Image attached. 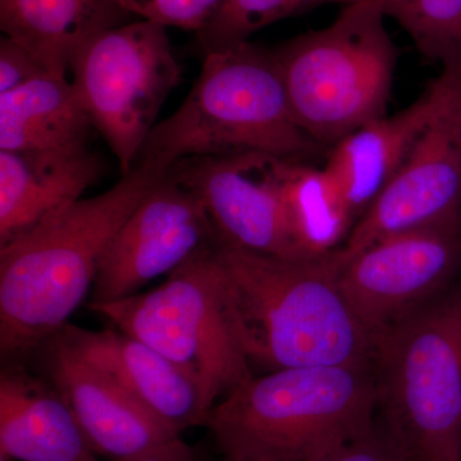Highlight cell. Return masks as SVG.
Listing matches in <instances>:
<instances>
[{
	"mask_svg": "<svg viewBox=\"0 0 461 461\" xmlns=\"http://www.w3.org/2000/svg\"><path fill=\"white\" fill-rule=\"evenodd\" d=\"M453 102L355 223L338 250L342 268L379 240L461 214V145Z\"/></svg>",
	"mask_w": 461,
	"mask_h": 461,
	"instance_id": "7c38bea8",
	"label": "cell"
},
{
	"mask_svg": "<svg viewBox=\"0 0 461 461\" xmlns=\"http://www.w3.org/2000/svg\"><path fill=\"white\" fill-rule=\"evenodd\" d=\"M93 124L68 74L48 71L0 94V150L87 144Z\"/></svg>",
	"mask_w": 461,
	"mask_h": 461,
	"instance_id": "d6986e66",
	"label": "cell"
},
{
	"mask_svg": "<svg viewBox=\"0 0 461 461\" xmlns=\"http://www.w3.org/2000/svg\"><path fill=\"white\" fill-rule=\"evenodd\" d=\"M0 455L18 461H98L53 382L16 366L0 375Z\"/></svg>",
	"mask_w": 461,
	"mask_h": 461,
	"instance_id": "e0dca14e",
	"label": "cell"
},
{
	"mask_svg": "<svg viewBox=\"0 0 461 461\" xmlns=\"http://www.w3.org/2000/svg\"><path fill=\"white\" fill-rule=\"evenodd\" d=\"M373 364L300 366L249 378L223 396L204 426L232 461H309L371 430Z\"/></svg>",
	"mask_w": 461,
	"mask_h": 461,
	"instance_id": "277c9868",
	"label": "cell"
},
{
	"mask_svg": "<svg viewBox=\"0 0 461 461\" xmlns=\"http://www.w3.org/2000/svg\"><path fill=\"white\" fill-rule=\"evenodd\" d=\"M224 0H142L132 9L141 20L198 33L215 16Z\"/></svg>",
	"mask_w": 461,
	"mask_h": 461,
	"instance_id": "603a6c76",
	"label": "cell"
},
{
	"mask_svg": "<svg viewBox=\"0 0 461 461\" xmlns=\"http://www.w3.org/2000/svg\"><path fill=\"white\" fill-rule=\"evenodd\" d=\"M375 421L405 461H461V286L393 321L372 355Z\"/></svg>",
	"mask_w": 461,
	"mask_h": 461,
	"instance_id": "5b68a950",
	"label": "cell"
},
{
	"mask_svg": "<svg viewBox=\"0 0 461 461\" xmlns=\"http://www.w3.org/2000/svg\"><path fill=\"white\" fill-rule=\"evenodd\" d=\"M217 242L198 196L166 172L129 215L100 260L89 305L135 295L139 288Z\"/></svg>",
	"mask_w": 461,
	"mask_h": 461,
	"instance_id": "8fae6325",
	"label": "cell"
},
{
	"mask_svg": "<svg viewBox=\"0 0 461 461\" xmlns=\"http://www.w3.org/2000/svg\"><path fill=\"white\" fill-rule=\"evenodd\" d=\"M57 335L175 435L204 426L208 409L198 384L156 348L113 326L93 330L67 323Z\"/></svg>",
	"mask_w": 461,
	"mask_h": 461,
	"instance_id": "9a60e30c",
	"label": "cell"
},
{
	"mask_svg": "<svg viewBox=\"0 0 461 461\" xmlns=\"http://www.w3.org/2000/svg\"><path fill=\"white\" fill-rule=\"evenodd\" d=\"M384 12L421 56L461 75V0H384Z\"/></svg>",
	"mask_w": 461,
	"mask_h": 461,
	"instance_id": "44dd1931",
	"label": "cell"
},
{
	"mask_svg": "<svg viewBox=\"0 0 461 461\" xmlns=\"http://www.w3.org/2000/svg\"><path fill=\"white\" fill-rule=\"evenodd\" d=\"M280 182L288 220L303 253L320 258L341 248L357 222L323 167L282 159Z\"/></svg>",
	"mask_w": 461,
	"mask_h": 461,
	"instance_id": "ffe728a7",
	"label": "cell"
},
{
	"mask_svg": "<svg viewBox=\"0 0 461 461\" xmlns=\"http://www.w3.org/2000/svg\"><path fill=\"white\" fill-rule=\"evenodd\" d=\"M249 362L272 371L372 362L375 335L339 286L338 250L282 259L215 244Z\"/></svg>",
	"mask_w": 461,
	"mask_h": 461,
	"instance_id": "7a4b0ae2",
	"label": "cell"
},
{
	"mask_svg": "<svg viewBox=\"0 0 461 461\" xmlns=\"http://www.w3.org/2000/svg\"><path fill=\"white\" fill-rule=\"evenodd\" d=\"M68 75L93 129L126 175L181 83L182 67L166 27L139 20L98 32L75 51Z\"/></svg>",
	"mask_w": 461,
	"mask_h": 461,
	"instance_id": "ba28073f",
	"label": "cell"
},
{
	"mask_svg": "<svg viewBox=\"0 0 461 461\" xmlns=\"http://www.w3.org/2000/svg\"><path fill=\"white\" fill-rule=\"evenodd\" d=\"M102 172V160L87 144L0 150V247L83 199Z\"/></svg>",
	"mask_w": 461,
	"mask_h": 461,
	"instance_id": "2e32d148",
	"label": "cell"
},
{
	"mask_svg": "<svg viewBox=\"0 0 461 461\" xmlns=\"http://www.w3.org/2000/svg\"><path fill=\"white\" fill-rule=\"evenodd\" d=\"M281 160L254 151L186 158L167 173L198 196L218 244L282 259H313L303 253L288 220Z\"/></svg>",
	"mask_w": 461,
	"mask_h": 461,
	"instance_id": "30bf717a",
	"label": "cell"
},
{
	"mask_svg": "<svg viewBox=\"0 0 461 461\" xmlns=\"http://www.w3.org/2000/svg\"><path fill=\"white\" fill-rule=\"evenodd\" d=\"M248 151L306 163L330 153L297 123L275 51L250 41L204 54L189 95L154 127L138 163L167 172L186 158Z\"/></svg>",
	"mask_w": 461,
	"mask_h": 461,
	"instance_id": "3957f363",
	"label": "cell"
},
{
	"mask_svg": "<svg viewBox=\"0 0 461 461\" xmlns=\"http://www.w3.org/2000/svg\"><path fill=\"white\" fill-rule=\"evenodd\" d=\"M227 461H232V460H229V459H227Z\"/></svg>",
	"mask_w": 461,
	"mask_h": 461,
	"instance_id": "f546056e",
	"label": "cell"
},
{
	"mask_svg": "<svg viewBox=\"0 0 461 461\" xmlns=\"http://www.w3.org/2000/svg\"><path fill=\"white\" fill-rule=\"evenodd\" d=\"M359 0H224L204 30L196 33L200 50L206 54L239 42L254 33L299 16L321 5H350Z\"/></svg>",
	"mask_w": 461,
	"mask_h": 461,
	"instance_id": "7402d4cb",
	"label": "cell"
},
{
	"mask_svg": "<svg viewBox=\"0 0 461 461\" xmlns=\"http://www.w3.org/2000/svg\"><path fill=\"white\" fill-rule=\"evenodd\" d=\"M453 115L455 121V127H456L457 138H459L461 145V84L453 102Z\"/></svg>",
	"mask_w": 461,
	"mask_h": 461,
	"instance_id": "4316f807",
	"label": "cell"
},
{
	"mask_svg": "<svg viewBox=\"0 0 461 461\" xmlns=\"http://www.w3.org/2000/svg\"><path fill=\"white\" fill-rule=\"evenodd\" d=\"M461 267V214L388 236L339 273V286L373 335L451 288Z\"/></svg>",
	"mask_w": 461,
	"mask_h": 461,
	"instance_id": "9c48e42d",
	"label": "cell"
},
{
	"mask_svg": "<svg viewBox=\"0 0 461 461\" xmlns=\"http://www.w3.org/2000/svg\"><path fill=\"white\" fill-rule=\"evenodd\" d=\"M215 244L178 267L156 290L89 305L115 329L156 348L186 372L198 384L208 412L254 375Z\"/></svg>",
	"mask_w": 461,
	"mask_h": 461,
	"instance_id": "52a82bcc",
	"label": "cell"
},
{
	"mask_svg": "<svg viewBox=\"0 0 461 461\" xmlns=\"http://www.w3.org/2000/svg\"><path fill=\"white\" fill-rule=\"evenodd\" d=\"M460 84V75L442 71L408 108L360 127L330 148L323 169L355 222L402 166L430 124L447 111Z\"/></svg>",
	"mask_w": 461,
	"mask_h": 461,
	"instance_id": "4fadbf2b",
	"label": "cell"
},
{
	"mask_svg": "<svg viewBox=\"0 0 461 461\" xmlns=\"http://www.w3.org/2000/svg\"><path fill=\"white\" fill-rule=\"evenodd\" d=\"M309 461H405L386 433L375 421V427L330 453Z\"/></svg>",
	"mask_w": 461,
	"mask_h": 461,
	"instance_id": "d4e9b609",
	"label": "cell"
},
{
	"mask_svg": "<svg viewBox=\"0 0 461 461\" xmlns=\"http://www.w3.org/2000/svg\"><path fill=\"white\" fill-rule=\"evenodd\" d=\"M386 17L384 0H359L273 50L297 123L329 150L387 114L399 50Z\"/></svg>",
	"mask_w": 461,
	"mask_h": 461,
	"instance_id": "8992f818",
	"label": "cell"
},
{
	"mask_svg": "<svg viewBox=\"0 0 461 461\" xmlns=\"http://www.w3.org/2000/svg\"><path fill=\"white\" fill-rule=\"evenodd\" d=\"M117 2L120 3L129 14H132V9L135 8L136 5H140L142 0H117Z\"/></svg>",
	"mask_w": 461,
	"mask_h": 461,
	"instance_id": "83f0119b",
	"label": "cell"
},
{
	"mask_svg": "<svg viewBox=\"0 0 461 461\" xmlns=\"http://www.w3.org/2000/svg\"><path fill=\"white\" fill-rule=\"evenodd\" d=\"M0 461H11V460H8L7 457L2 456V455H0Z\"/></svg>",
	"mask_w": 461,
	"mask_h": 461,
	"instance_id": "f1b7e54d",
	"label": "cell"
},
{
	"mask_svg": "<svg viewBox=\"0 0 461 461\" xmlns=\"http://www.w3.org/2000/svg\"><path fill=\"white\" fill-rule=\"evenodd\" d=\"M129 461H198L195 451L180 438L169 442L151 453Z\"/></svg>",
	"mask_w": 461,
	"mask_h": 461,
	"instance_id": "484cf974",
	"label": "cell"
},
{
	"mask_svg": "<svg viewBox=\"0 0 461 461\" xmlns=\"http://www.w3.org/2000/svg\"><path fill=\"white\" fill-rule=\"evenodd\" d=\"M166 172L136 163L111 189L80 199L0 247V351L41 348L93 290L100 260L124 221Z\"/></svg>",
	"mask_w": 461,
	"mask_h": 461,
	"instance_id": "6da1fadb",
	"label": "cell"
},
{
	"mask_svg": "<svg viewBox=\"0 0 461 461\" xmlns=\"http://www.w3.org/2000/svg\"><path fill=\"white\" fill-rule=\"evenodd\" d=\"M41 348H44L48 378L71 406L96 455L129 461L180 438L59 335Z\"/></svg>",
	"mask_w": 461,
	"mask_h": 461,
	"instance_id": "5bb4252c",
	"label": "cell"
},
{
	"mask_svg": "<svg viewBox=\"0 0 461 461\" xmlns=\"http://www.w3.org/2000/svg\"><path fill=\"white\" fill-rule=\"evenodd\" d=\"M48 72L32 51L20 42L3 36L0 41V94L23 86Z\"/></svg>",
	"mask_w": 461,
	"mask_h": 461,
	"instance_id": "cb8c5ba5",
	"label": "cell"
},
{
	"mask_svg": "<svg viewBox=\"0 0 461 461\" xmlns=\"http://www.w3.org/2000/svg\"><path fill=\"white\" fill-rule=\"evenodd\" d=\"M130 14L117 0H0L5 35L26 47L48 71L63 74L87 39L123 25Z\"/></svg>",
	"mask_w": 461,
	"mask_h": 461,
	"instance_id": "ac0fdd59",
	"label": "cell"
}]
</instances>
